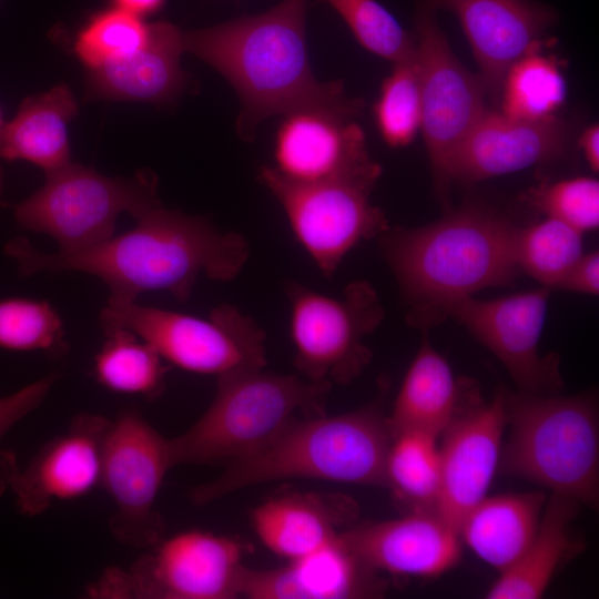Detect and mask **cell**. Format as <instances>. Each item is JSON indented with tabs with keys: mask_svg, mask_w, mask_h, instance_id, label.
I'll return each mask as SVG.
<instances>
[{
	"mask_svg": "<svg viewBox=\"0 0 599 599\" xmlns=\"http://www.w3.org/2000/svg\"><path fill=\"white\" fill-rule=\"evenodd\" d=\"M582 253V233L560 221L546 217L518 227L515 241L517 267L541 286L559 288Z\"/></svg>",
	"mask_w": 599,
	"mask_h": 599,
	"instance_id": "4dcf8cb0",
	"label": "cell"
},
{
	"mask_svg": "<svg viewBox=\"0 0 599 599\" xmlns=\"http://www.w3.org/2000/svg\"><path fill=\"white\" fill-rule=\"evenodd\" d=\"M263 184L281 204L290 227L325 276L334 274L346 254L388 229L384 212L370 201L374 186L329 181L297 183L263 166Z\"/></svg>",
	"mask_w": 599,
	"mask_h": 599,
	"instance_id": "7c38bea8",
	"label": "cell"
},
{
	"mask_svg": "<svg viewBox=\"0 0 599 599\" xmlns=\"http://www.w3.org/2000/svg\"><path fill=\"white\" fill-rule=\"evenodd\" d=\"M129 568L111 567L85 589L94 599L238 597L242 547L230 537L187 530L161 539Z\"/></svg>",
	"mask_w": 599,
	"mask_h": 599,
	"instance_id": "9c48e42d",
	"label": "cell"
},
{
	"mask_svg": "<svg viewBox=\"0 0 599 599\" xmlns=\"http://www.w3.org/2000/svg\"><path fill=\"white\" fill-rule=\"evenodd\" d=\"M170 468L169 439L136 409L111 420L100 484L114 504L109 525L119 542L149 548L162 539L164 526L155 502Z\"/></svg>",
	"mask_w": 599,
	"mask_h": 599,
	"instance_id": "4fadbf2b",
	"label": "cell"
},
{
	"mask_svg": "<svg viewBox=\"0 0 599 599\" xmlns=\"http://www.w3.org/2000/svg\"><path fill=\"white\" fill-rule=\"evenodd\" d=\"M437 436L418 430L392 437L385 464V487L410 511L436 510L440 487Z\"/></svg>",
	"mask_w": 599,
	"mask_h": 599,
	"instance_id": "83f0119b",
	"label": "cell"
},
{
	"mask_svg": "<svg viewBox=\"0 0 599 599\" xmlns=\"http://www.w3.org/2000/svg\"><path fill=\"white\" fill-rule=\"evenodd\" d=\"M579 145L583 152L590 169L598 172L599 169V128L598 124L587 126L580 135Z\"/></svg>",
	"mask_w": 599,
	"mask_h": 599,
	"instance_id": "f35d334b",
	"label": "cell"
},
{
	"mask_svg": "<svg viewBox=\"0 0 599 599\" xmlns=\"http://www.w3.org/2000/svg\"><path fill=\"white\" fill-rule=\"evenodd\" d=\"M103 332L125 328L151 345L166 362L191 373L221 376L263 368L265 333L240 308L222 304L207 318L140 305L106 304Z\"/></svg>",
	"mask_w": 599,
	"mask_h": 599,
	"instance_id": "ba28073f",
	"label": "cell"
},
{
	"mask_svg": "<svg viewBox=\"0 0 599 599\" xmlns=\"http://www.w3.org/2000/svg\"><path fill=\"white\" fill-rule=\"evenodd\" d=\"M78 103L67 84L24 99L0 133V159L24 160L47 173L70 161L68 128Z\"/></svg>",
	"mask_w": 599,
	"mask_h": 599,
	"instance_id": "d4e9b609",
	"label": "cell"
},
{
	"mask_svg": "<svg viewBox=\"0 0 599 599\" xmlns=\"http://www.w3.org/2000/svg\"><path fill=\"white\" fill-rule=\"evenodd\" d=\"M150 37V24L120 8L94 14L80 30L74 52L87 70L122 59L142 48Z\"/></svg>",
	"mask_w": 599,
	"mask_h": 599,
	"instance_id": "d6a6232c",
	"label": "cell"
},
{
	"mask_svg": "<svg viewBox=\"0 0 599 599\" xmlns=\"http://www.w3.org/2000/svg\"><path fill=\"white\" fill-rule=\"evenodd\" d=\"M327 1L347 23L356 40L372 53L394 64L415 54V39L377 1Z\"/></svg>",
	"mask_w": 599,
	"mask_h": 599,
	"instance_id": "e575fe53",
	"label": "cell"
},
{
	"mask_svg": "<svg viewBox=\"0 0 599 599\" xmlns=\"http://www.w3.org/2000/svg\"><path fill=\"white\" fill-rule=\"evenodd\" d=\"M22 275L75 271L100 278L108 287V304L136 302L148 292H166L186 301L200 275L234 280L250 255L246 238L222 232L202 216L160 204L138 219L135 227L75 253H43L23 237L4 247Z\"/></svg>",
	"mask_w": 599,
	"mask_h": 599,
	"instance_id": "6da1fadb",
	"label": "cell"
},
{
	"mask_svg": "<svg viewBox=\"0 0 599 599\" xmlns=\"http://www.w3.org/2000/svg\"><path fill=\"white\" fill-rule=\"evenodd\" d=\"M521 199L546 217L582 234L599 225V182L596 179L579 176L540 183L525 191Z\"/></svg>",
	"mask_w": 599,
	"mask_h": 599,
	"instance_id": "d590c367",
	"label": "cell"
},
{
	"mask_svg": "<svg viewBox=\"0 0 599 599\" xmlns=\"http://www.w3.org/2000/svg\"><path fill=\"white\" fill-rule=\"evenodd\" d=\"M551 288L477 300L468 296L447 308L505 366L519 392L555 394L562 385L559 357L541 356L539 341Z\"/></svg>",
	"mask_w": 599,
	"mask_h": 599,
	"instance_id": "5bb4252c",
	"label": "cell"
},
{
	"mask_svg": "<svg viewBox=\"0 0 599 599\" xmlns=\"http://www.w3.org/2000/svg\"><path fill=\"white\" fill-rule=\"evenodd\" d=\"M4 125V122H3V118H2V111H1V108H0V133H1V130Z\"/></svg>",
	"mask_w": 599,
	"mask_h": 599,
	"instance_id": "b9f144b4",
	"label": "cell"
},
{
	"mask_svg": "<svg viewBox=\"0 0 599 599\" xmlns=\"http://www.w3.org/2000/svg\"><path fill=\"white\" fill-rule=\"evenodd\" d=\"M183 33L169 22L150 23L146 43L133 53L88 70L87 97L146 103L170 102L187 75L181 68Z\"/></svg>",
	"mask_w": 599,
	"mask_h": 599,
	"instance_id": "7402d4cb",
	"label": "cell"
},
{
	"mask_svg": "<svg viewBox=\"0 0 599 599\" xmlns=\"http://www.w3.org/2000/svg\"><path fill=\"white\" fill-rule=\"evenodd\" d=\"M426 1L458 18L478 64V75L494 100H499L509 68L540 44L557 20L549 6L531 0Z\"/></svg>",
	"mask_w": 599,
	"mask_h": 599,
	"instance_id": "ac0fdd59",
	"label": "cell"
},
{
	"mask_svg": "<svg viewBox=\"0 0 599 599\" xmlns=\"http://www.w3.org/2000/svg\"><path fill=\"white\" fill-rule=\"evenodd\" d=\"M104 334L106 341L94 357L95 379L118 393L146 398L159 396L167 370L159 353L125 328H114Z\"/></svg>",
	"mask_w": 599,
	"mask_h": 599,
	"instance_id": "f1b7e54d",
	"label": "cell"
},
{
	"mask_svg": "<svg viewBox=\"0 0 599 599\" xmlns=\"http://www.w3.org/2000/svg\"><path fill=\"white\" fill-rule=\"evenodd\" d=\"M568 141L569 128L556 115L525 121L487 109L456 152L451 182L471 184L552 161Z\"/></svg>",
	"mask_w": 599,
	"mask_h": 599,
	"instance_id": "ffe728a7",
	"label": "cell"
},
{
	"mask_svg": "<svg viewBox=\"0 0 599 599\" xmlns=\"http://www.w3.org/2000/svg\"><path fill=\"white\" fill-rule=\"evenodd\" d=\"M110 423L97 414L75 416L64 434L45 444L23 470L17 471L9 488L22 515H41L52 502L82 497L100 484Z\"/></svg>",
	"mask_w": 599,
	"mask_h": 599,
	"instance_id": "e0dca14e",
	"label": "cell"
},
{
	"mask_svg": "<svg viewBox=\"0 0 599 599\" xmlns=\"http://www.w3.org/2000/svg\"><path fill=\"white\" fill-rule=\"evenodd\" d=\"M376 125L392 148L409 144L420 128V89L415 54L394 64L374 108Z\"/></svg>",
	"mask_w": 599,
	"mask_h": 599,
	"instance_id": "836d02e7",
	"label": "cell"
},
{
	"mask_svg": "<svg viewBox=\"0 0 599 599\" xmlns=\"http://www.w3.org/2000/svg\"><path fill=\"white\" fill-rule=\"evenodd\" d=\"M382 582L341 535L286 566L243 568L238 597L248 599H348L379 595Z\"/></svg>",
	"mask_w": 599,
	"mask_h": 599,
	"instance_id": "44dd1931",
	"label": "cell"
},
{
	"mask_svg": "<svg viewBox=\"0 0 599 599\" xmlns=\"http://www.w3.org/2000/svg\"><path fill=\"white\" fill-rule=\"evenodd\" d=\"M341 537L377 573L435 578L453 569L461 555L458 531L436 510L362 524L342 531Z\"/></svg>",
	"mask_w": 599,
	"mask_h": 599,
	"instance_id": "d6986e66",
	"label": "cell"
},
{
	"mask_svg": "<svg viewBox=\"0 0 599 599\" xmlns=\"http://www.w3.org/2000/svg\"><path fill=\"white\" fill-rule=\"evenodd\" d=\"M460 408L461 394L449 364L424 336L387 417L392 437L407 430L439 437Z\"/></svg>",
	"mask_w": 599,
	"mask_h": 599,
	"instance_id": "484cf974",
	"label": "cell"
},
{
	"mask_svg": "<svg viewBox=\"0 0 599 599\" xmlns=\"http://www.w3.org/2000/svg\"><path fill=\"white\" fill-rule=\"evenodd\" d=\"M546 500L544 491L486 496L461 520L459 537L479 559L501 572L534 539Z\"/></svg>",
	"mask_w": 599,
	"mask_h": 599,
	"instance_id": "cb8c5ba5",
	"label": "cell"
},
{
	"mask_svg": "<svg viewBox=\"0 0 599 599\" xmlns=\"http://www.w3.org/2000/svg\"><path fill=\"white\" fill-rule=\"evenodd\" d=\"M0 347L64 354V329L58 312L45 301L22 297L1 300Z\"/></svg>",
	"mask_w": 599,
	"mask_h": 599,
	"instance_id": "1f68e13d",
	"label": "cell"
},
{
	"mask_svg": "<svg viewBox=\"0 0 599 599\" xmlns=\"http://www.w3.org/2000/svg\"><path fill=\"white\" fill-rule=\"evenodd\" d=\"M531 48L507 71L499 94L504 114L525 121L555 115L564 103L567 87L558 63Z\"/></svg>",
	"mask_w": 599,
	"mask_h": 599,
	"instance_id": "f546056e",
	"label": "cell"
},
{
	"mask_svg": "<svg viewBox=\"0 0 599 599\" xmlns=\"http://www.w3.org/2000/svg\"><path fill=\"white\" fill-rule=\"evenodd\" d=\"M331 387L264 367L217 376L215 396L204 414L169 439L172 467L227 464L255 451L300 416L324 414Z\"/></svg>",
	"mask_w": 599,
	"mask_h": 599,
	"instance_id": "8992f818",
	"label": "cell"
},
{
	"mask_svg": "<svg viewBox=\"0 0 599 599\" xmlns=\"http://www.w3.org/2000/svg\"><path fill=\"white\" fill-rule=\"evenodd\" d=\"M116 8L128 11L138 17L156 12L165 0H113Z\"/></svg>",
	"mask_w": 599,
	"mask_h": 599,
	"instance_id": "ab89813d",
	"label": "cell"
},
{
	"mask_svg": "<svg viewBox=\"0 0 599 599\" xmlns=\"http://www.w3.org/2000/svg\"><path fill=\"white\" fill-rule=\"evenodd\" d=\"M358 112L307 108L285 115L275 140L274 169L297 183L351 181L374 186L380 166L366 149Z\"/></svg>",
	"mask_w": 599,
	"mask_h": 599,
	"instance_id": "9a60e30c",
	"label": "cell"
},
{
	"mask_svg": "<svg viewBox=\"0 0 599 599\" xmlns=\"http://www.w3.org/2000/svg\"><path fill=\"white\" fill-rule=\"evenodd\" d=\"M506 426L498 470L590 507L599 499V424L586 394L505 390Z\"/></svg>",
	"mask_w": 599,
	"mask_h": 599,
	"instance_id": "5b68a950",
	"label": "cell"
},
{
	"mask_svg": "<svg viewBox=\"0 0 599 599\" xmlns=\"http://www.w3.org/2000/svg\"><path fill=\"white\" fill-rule=\"evenodd\" d=\"M160 204L155 177L138 173L131 177H111L69 162L47 173L44 184L14 206L17 224L44 233L61 253L93 247L113 236L120 214L136 220Z\"/></svg>",
	"mask_w": 599,
	"mask_h": 599,
	"instance_id": "52a82bcc",
	"label": "cell"
},
{
	"mask_svg": "<svg viewBox=\"0 0 599 599\" xmlns=\"http://www.w3.org/2000/svg\"><path fill=\"white\" fill-rule=\"evenodd\" d=\"M2 190H3V171L0 167V205H2Z\"/></svg>",
	"mask_w": 599,
	"mask_h": 599,
	"instance_id": "60d3db41",
	"label": "cell"
},
{
	"mask_svg": "<svg viewBox=\"0 0 599 599\" xmlns=\"http://www.w3.org/2000/svg\"><path fill=\"white\" fill-rule=\"evenodd\" d=\"M353 505L319 494H290L271 498L252 511L261 541L288 561L335 540L341 526L353 518Z\"/></svg>",
	"mask_w": 599,
	"mask_h": 599,
	"instance_id": "603a6c76",
	"label": "cell"
},
{
	"mask_svg": "<svg viewBox=\"0 0 599 599\" xmlns=\"http://www.w3.org/2000/svg\"><path fill=\"white\" fill-rule=\"evenodd\" d=\"M436 8L423 0L416 16L415 58L420 89V128L434 186L445 199L451 164L469 131L487 110L485 85L454 54Z\"/></svg>",
	"mask_w": 599,
	"mask_h": 599,
	"instance_id": "8fae6325",
	"label": "cell"
},
{
	"mask_svg": "<svg viewBox=\"0 0 599 599\" xmlns=\"http://www.w3.org/2000/svg\"><path fill=\"white\" fill-rule=\"evenodd\" d=\"M506 424L505 389H498L488 404L460 408L441 434L436 511L457 531L466 514L487 496Z\"/></svg>",
	"mask_w": 599,
	"mask_h": 599,
	"instance_id": "2e32d148",
	"label": "cell"
},
{
	"mask_svg": "<svg viewBox=\"0 0 599 599\" xmlns=\"http://www.w3.org/2000/svg\"><path fill=\"white\" fill-rule=\"evenodd\" d=\"M305 0H284L271 10L183 33V48L216 69L242 105L238 131L248 139L268 116L324 108L358 112L337 82L315 79L305 39Z\"/></svg>",
	"mask_w": 599,
	"mask_h": 599,
	"instance_id": "3957f363",
	"label": "cell"
},
{
	"mask_svg": "<svg viewBox=\"0 0 599 599\" xmlns=\"http://www.w3.org/2000/svg\"><path fill=\"white\" fill-rule=\"evenodd\" d=\"M290 331L294 366L306 379L347 384L361 375L372 357L364 338L384 318L375 288L366 281L349 283L332 297L288 282Z\"/></svg>",
	"mask_w": 599,
	"mask_h": 599,
	"instance_id": "30bf717a",
	"label": "cell"
},
{
	"mask_svg": "<svg viewBox=\"0 0 599 599\" xmlns=\"http://www.w3.org/2000/svg\"><path fill=\"white\" fill-rule=\"evenodd\" d=\"M578 506L571 499L551 495L546 500L534 539L509 568L499 572L486 598H540L560 565L580 551L570 531Z\"/></svg>",
	"mask_w": 599,
	"mask_h": 599,
	"instance_id": "4316f807",
	"label": "cell"
},
{
	"mask_svg": "<svg viewBox=\"0 0 599 599\" xmlns=\"http://www.w3.org/2000/svg\"><path fill=\"white\" fill-rule=\"evenodd\" d=\"M392 435L377 404L326 416L300 417L255 451L226 464L213 480L189 497L204 506L254 485L313 479L384 486Z\"/></svg>",
	"mask_w": 599,
	"mask_h": 599,
	"instance_id": "277c9868",
	"label": "cell"
},
{
	"mask_svg": "<svg viewBox=\"0 0 599 599\" xmlns=\"http://www.w3.org/2000/svg\"><path fill=\"white\" fill-rule=\"evenodd\" d=\"M587 295L599 293V254L597 251L581 254L567 273L560 287Z\"/></svg>",
	"mask_w": 599,
	"mask_h": 599,
	"instance_id": "74e56055",
	"label": "cell"
},
{
	"mask_svg": "<svg viewBox=\"0 0 599 599\" xmlns=\"http://www.w3.org/2000/svg\"><path fill=\"white\" fill-rule=\"evenodd\" d=\"M518 225L477 203H466L424 226H395L378 238L383 257L408 306L407 322L424 332L447 318L455 302L510 286Z\"/></svg>",
	"mask_w": 599,
	"mask_h": 599,
	"instance_id": "7a4b0ae2",
	"label": "cell"
},
{
	"mask_svg": "<svg viewBox=\"0 0 599 599\" xmlns=\"http://www.w3.org/2000/svg\"><path fill=\"white\" fill-rule=\"evenodd\" d=\"M55 379L54 375H48L0 398V440L18 422L41 405ZM18 470L16 455L0 448V497L10 487Z\"/></svg>",
	"mask_w": 599,
	"mask_h": 599,
	"instance_id": "8d00e7d4",
	"label": "cell"
}]
</instances>
